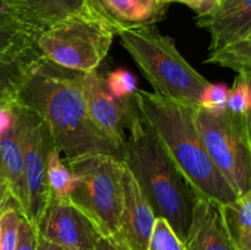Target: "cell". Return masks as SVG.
Returning <instances> with one entry per match:
<instances>
[{"label": "cell", "instance_id": "cell-1", "mask_svg": "<svg viewBox=\"0 0 251 250\" xmlns=\"http://www.w3.org/2000/svg\"><path fill=\"white\" fill-rule=\"evenodd\" d=\"M82 77L83 74L54 65L38 55L25 69L11 102L42 118L64 159L95 153L122 159V152L90 119Z\"/></svg>", "mask_w": 251, "mask_h": 250}, {"label": "cell", "instance_id": "cell-2", "mask_svg": "<svg viewBox=\"0 0 251 250\" xmlns=\"http://www.w3.org/2000/svg\"><path fill=\"white\" fill-rule=\"evenodd\" d=\"M134 97L144 120L194 194L217 203L235 200L237 195L217 171L203 146L194 119L195 108L144 90H136Z\"/></svg>", "mask_w": 251, "mask_h": 250}, {"label": "cell", "instance_id": "cell-3", "mask_svg": "<svg viewBox=\"0 0 251 250\" xmlns=\"http://www.w3.org/2000/svg\"><path fill=\"white\" fill-rule=\"evenodd\" d=\"M123 162L136 179L156 217L185 243L196 195L139 112L127 127Z\"/></svg>", "mask_w": 251, "mask_h": 250}, {"label": "cell", "instance_id": "cell-4", "mask_svg": "<svg viewBox=\"0 0 251 250\" xmlns=\"http://www.w3.org/2000/svg\"><path fill=\"white\" fill-rule=\"evenodd\" d=\"M120 44L136 63L156 95L173 102L198 108L208 81L195 70L169 37L154 26L120 32Z\"/></svg>", "mask_w": 251, "mask_h": 250}, {"label": "cell", "instance_id": "cell-5", "mask_svg": "<svg viewBox=\"0 0 251 250\" xmlns=\"http://www.w3.org/2000/svg\"><path fill=\"white\" fill-rule=\"evenodd\" d=\"M65 162L74 176L70 203L92 223L100 237H114L123 207V159L95 153Z\"/></svg>", "mask_w": 251, "mask_h": 250}, {"label": "cell", "instance_id": "cell-6", "mask_svg": "<svg viewBox=\"0 0 251 250\" xmlns=\"http://www.w3.org/2000/svg\"><path fill=\"white\" fill-rule=\"evenodd\" d=\"M115 33L85 7L34 37V49L44 60L66 70L88 74L98 70Z\"/></svg>", "mask_w": 251, "mask_h": 250}, {"label": "cell", "instance_id": "cell-7", "mask_svg": "<svg viewBox=\"0 0 251 250\" xmlns=\"http://www.w3.org/2000/svg\"><path fill=\"white\" fill-rule=\"evenodd\" d=\"M194 119L208 156L230 189L237 196L250 193V117L198 107L194 109Z\"/></svg>", "mask_w": 251, "mask_h": 250}, {"label": "cell", "instance_id": "cell-8", "mask_svg": "<svg viewBox=\"0 0 251 250\" xmlns=\"http://www.w3.org/2000/svg\"><path fill=\"white\" fill-rule=\"evenodd\" d=\"M11 109L19 124L24 156L27 195L25 218L34 227L50 198L47 181V163L54 142L46 123L38 114L14 102H11Z\"/></svg>", "mask_w": 251, "mask_h": 250}, {"label": "cell", "instance_id": "cell-9", "mask_svg": "<svg viewBox=\"0 0 251 250\" xmlns=\"http://www.w3.org/2000/svg\"><path fill=\"white\" fill-rule=\"evenodd\" d=\"M82 88L90 119L123 154L127 127L132 117L139 112L135 97L113 96L107 87L105 76L100 75L98 70L83 74Z\"/></svg>", "mask_w": 251, "mask_h": 250}, {"label": "cell", "instance_id": "cell-10", "mask_svg": "<svg viewBox=\"0 0 251 250\" xmlns=\"http://www.w3.org/2000/svg\"><path fill=\"white\" fill-rule=\"evenodd\" d=\"M34 229L38 237L66 250H95L100 237L92 223L70 201L51 198Z\"/></svg>", "mask_w": 251, "mask_h": 250}, {"label": "cell", "instance_id": "cell-11", "mask_svg": "<svg viewBox=\"0 0 251 250\" xmlns=\"http://www.w3.org/2000/svg\"><path fill=\"white\" fill-rule=\"evenodd\" d=\"M156 218L136 179L125 166L122 213L118 232L113 238L127 250H147Z\"/></svg>", "mask_w": 251, "mask_h": 250}, {"label": "cell", "instance_id": "cell-12", "mask_svg": "<svg viewBox=\"0 0 251 250\" xmlns=\"http://www.w3.org/2000/svg\"><path fill=\"white\" fill-rule=\"evenodd\" d=\"M83 7L118 36L120 32L154 26L166 19L168 5L161 0H83Z\"/></svg>", "mask_w": 251, "mask_h": 250}, {"label": "cell", "instance_id": "cell-13", "mask_svg": "<svg viewBox=\"0 0 251 250\" xmlns=\"http://www.w3.org/2000/svg\"><path fill=\"white\" fill-rule=\"evenodd\" d=\"M196 25L210 33V51L251 36V0H221L212 12L196 16Z\"/></svg>", "mask_w": 251, "mask_h": 250}, {"label": "cell", "instance_id": "cell-14", "mask_svg": "<svg viewBox=\"0 0 251 250\" xmlns=\"http://www.w3.org/2000/svg\"><path fill=\"white\" fill-rule=\"evenodd\" d=\"M185 247L186 250H235L226 230L220 203L196 196Z\"/></svg>", "mask_w": 251, "mask_h": 250}, {"label": "cell", "instance_id": "cell-15", "mask_svg": "<svg viewBox=\"0 0 251 250\" xmlns=\"http://www.w3.org/2000/svg\"><path fill=\"white\" fill-rule=\"evenodd\" d=\"M0 5L22 26L38 33L80 11L83 0H0Z\"/></svg>", "mask_w": 251, "mask_h": 250}, {"label": "cell", "instance_id": "cell-16", "mask_svg": "<svg viewBox=\"0 0 251 250\" xmlns=\"http://www.w3.org/2000/svg\"><path fill=\"white\" fill-rule=\"evenodd\" d=\"M0 167L6 179L11 199L16 203L20 213L26 217L27 195L24 174V156H22L19 124L14 113H12V123L0 135Z\"/></svg>", "mask_w": 251, "mask_h": 250}, {"label": "cell", "instance_id": "cell-17", "mask_svg": "<svg viewBox=\"0 0 251 250\" xmlns=\"http://www.w3.org/2000/svg\"><path fill=\"white\" fill-rule=\"evenodd\" d=\"M37 33L12 19L0 5V59L7 61H31L38 56L34 49Z\"/></svg>", "mask_w": 251, "mask_h": 250}, {"label": "cell", "instance_id": "cell-18", "mask_svg": "<svg viewBox=\"0 0 251 250\" xmlns=\"http://www.w3.org/2000/svg\"><path fill=\"white\" fill-rule=\"evenodd\" d=\"M221 215L235 250H251V191L227 203H220Z\"/></svg>", "mask_w": 251, "mask_h": 250}, {"label": "cell", "instance_id": "cell-19", "mask_svg": "<svg viewBox=\"0 0 251 250\" xmlns=\"http://www.w3.org/2000/svg\"><path fill=\"white\" fill-rule=\"evenodd\" d=\"M206 63L218 64L232 69L238 75L251 78V36L235 39L222 48L210 51Z\"/></svg>", "mask_w": 251, "mask_h": 250}, {"label": "cell", "instance_id": "cell-20", "mask_svg": "<svg viewBox=\"0 0 251 250\" xmlns=\"http://www.w3.org/2000/svg\"><path fill=\"white\" fill-rule=\"evenodd\" d=\"M47 181L51 199L60 201H69V195L74 186V176L65 159L54 145L48 154L47 163ZM49 198V199H50Z\"/></svg>", "mask_w": 251, "mask_h": 250}, {"label": "cell", "instance_id": "cell-21", "mask_svg": "<svg viewBox=\"0 0 251 250\" xmlns=\"http://www.w3.org/2000/svg\"><path fill=\"white\" fill-rule=\"evenodd\" d=\"M251 78L238 75L229 88L226 110L239 117H250L251 113Z\"/></svg>", "mask_w": 251, "mask_h": 250}, {"label": "cell", "instance_id": "cell-22", "mask_svg": "<svg viewBox=\"0 0 251 250\" xmlns=\"http://www.w3.org/2000/svg\"><path fill=\"white\" fill-rule=\"evenodd\" d=\"M147 250H186V247L169 223L164 218L157 217Z\"/></svg>", "mask_w": 251, "mask_h": 250}, {"label": "cell", "instance_id": "cell-23", "mask_svg": "<svg viewBox=\"0 0 251 250\" xmlns=\"http://www.w3.org/2000/svg\"><path fill=\"white\" fill-rule=\"evenodd\" d=\"M31 61H7L0 59V92L14 96L25 69Z\"/></svg>", "mask_w": 251, "mask_h": 250}, {"label": "cell", "instance_id": "cell-24", "mask_svg": "<svg viewBox=\"0 0 251 250\" xmlns=\"http://www.w3.org/2000/svg\"><path fill=\"white\" fill-rule=\"evenodd\" d=\"M105 83L109 92L118 98H132L137 90L136 80L125 69L112 71L105 77Z\"/></svg>", "mask_w": 251, "mask_h": 250}, {"label": "cell", "instance_id": "cell-25", "mask_svg": "<svg viewBox=\"0 0 251 250\" xmlns=\"http://www.w3.org/2000/svg\"><path fill=\"white\" fill-rule=\"evenodd\" d=\"M229 88L225 83H208L200 96L199 107L210 112H221L226 109Z\"/></svg>", "mask_w": 251, "mask_h": 250}, {"label": "cell", "instance_id": "cell-26", "mask_svg": "<svg viewBox=\"0 0 251 250\" xmlns=\"http://www.w3.org/2000/svg\"><path fill=\"white\" fill-rule=\"evenodd\" d=\"M37 232L33 225L22 216L20 220L15 250H36Z\"/></svg>", "mask_w": 251, "mask_h": 250}, {"label": "cell", "instance_id": "cell-27", "mask_svg": "<svg viewBox=\"0 0 251 250\" xmlns=\"http://www.w3.org/2000/svg\"><path fill=\"white\" fill-rule=\"evenodd\" d=\"M161 1L166 5L172 4V2L186 5L196 12V16H205L212 12L220 5L221 0H161Z\"/></svg>", "mask_w": 251, "mask_h": 250}, {"label": "cell", "instance_id": "cell-28", "mask_svg": "<svg viewBox=\"0 0 251 250\" xmlns=\"http://www.w3.org/2000/svg\"><path fill=\"white\" fill-rule=\"evenodd\" d=\"M12 123L11 100L0 102V135L10 126Z\"/></svg>", "mask_w": 251, "mask_h": 250}, {"label": "cell", "instance_id": "cell-29", "mask_svg": "<svg viewBox=\"0 0 251 250\" xmlns=\"http://www.w3.org/2000/svg\"><path fill=\"white\" fill-rule=\"evenodd\" d=\"M95 250H127L113 237H100L97 240Z\"/></svg>", "mask_w": 251, "mask_h": 250}, {"label": "cell", "instance_id": "cell-30", "mask_svg": "<svg viewBox=\"0 0 251 250\" xmlns=\"http://www.w3.org/2000/svg\"><path fill=\"white\" fill-rule=\"evenodd\" d=\"M36 250H66L64 248L59 247V245L53 244V243L48 242V240L43 239V238L37 235V245Z\"/></svg>", "mask_w": 251, "mask_h": 250}, {"label": "cell", "instance_id": "cell-31", "mask_svg": "<svg viewBox=\"0 0 251 250\" xmlns=\"http://www.w3.org/2000/svg\"><path fill=\"white\" fill-rule=\"evenodd\" d=\"M11 199L9 190H0V212L2 211V208L5 207V205L7 203V201Z\"/></svg>", "mask_w": 251, "mask_h": 250}, {"label": "cell", "instance_id": "cell-32", "mask_svg": "<svg viewBox=\"0 0 251 250\" xmlns=\"http://www.w3.org/2000/svg\"><path fill=\"white\" fill-rule=\"evenodd\" d=\"M0 190H9V188H7L6 179H5L4 173H2L1 167H0ZM9 193H10V191H9Z\"/></svg>", "mask_w": 251, "mask_h": 250}, {"label": "cell", "instance_id": "cell-33", "mask_svg": "<svg viewBox=\"0 0 251 250\" xmlns=\"http://www.w3.org/2000/svg\"><path fill=\"white\" fill-rule=\"evenodd\" d=\"M11 98H12V96L6 95V93H4V92H0V102H1V100H11Z\"/></svg>", "mask_w": 251, "mask_h": 250}]
</instances>
